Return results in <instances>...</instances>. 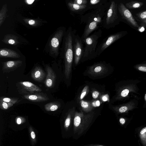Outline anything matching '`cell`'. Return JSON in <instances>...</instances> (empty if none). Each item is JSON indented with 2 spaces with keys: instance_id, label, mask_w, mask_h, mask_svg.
I'll return each mask as SVG.
<instances>
[{
  "instance_id": "1",
  "label": "cell",
  "mask_w": 146,
  "mask_h": 146,
  "mask_svg": "<svg viewBox=\"0 0 146 146\" xmlns=\"http://www.w3.org/2000/svg\"><path fill=\"white\" fill-rule=\"evenodd\" d=\"M110 3V2L108 1L100 7L81 16L80 23L85 24L84 30L81 37L82 41L92 32L102 27L103 19Z\"/></svg>"
},
{
  "instance_id": "2",
  "label": "cell",
  "mask_w": 146,
  "mask_h": 146,
  "mask_svg": "<svg viewBox=\"0 0 146 146\" xmlns=\"http://www.w3.org/2000/svg\"><path fill=\"white\" fill-rule=\"evenodd\" d=\"M76 31L71 26L66 30L64 37L61 54H62L64 60L65 74L66 77L69 76L74 58L73 50V38Z\"/></svg>"
},
{
  "instance_id": "3",
  "label": "cell",
  "mask_w": 146,
  "mask_h": 146,
  "mask_svg": "<svg viewBox=\"0 0 146 146\" xmlns=\"http://www.w3.org/2000/svg\"><path fill=\"white\" fill-rule=\"evenodd\" d=\"M93 116L76 114L74 117L72 137L77 140L84 135L92 124Z\"/></svg>"
},
{
  "instance_id": "4",
  "label": "cell",
  "mask_w": 146,
  "mask_h": 146,
  "mask_svg": "<svg viewBox=\"0 0 146 146\" xmlns=\"http://www.w3.org/2000/svg\"><path fill=\"white\" fill-rule=\"evenodd\" d=\"M102 32L101 29H98L82 41L84 44V52L82 60L89 59L96 57V51L98 40L102 36Z\"/></svg>"
},
{
  "instance_id": "5",
  "label": "cell",
  "mask_w": 146,
  "mask_h": 146,
  "mask_svg": "<svg viewBox=\"0 0 146 146\" xmlns=\"http://www.w3.org/2000/svg\"><path fill=\"white\" fill-rule=\"evenodd\" d=\"M66 31L65 27H60L51 37L48 45V52L51 56L55 57L59 55L60 46Z\"/></svg>"
},
{
  "instance_id": "6",
  "label": "cell",
  "mask_w": 146,
  "mask_h": 146,
  "mask_svg": "<svg viewBox=\"0 0 146 146\" xmlns=\"http://www.w3.org/2000/svg\"><path fill=\"white\" fill-rule=\"evenodd\" d=\"M118 13V4L115 1H111L104 17L102 27L108 29L118 25L119 21Z\"/></svg>"
},
{
  "instance_id": "7",
  "label": "cell",
  "mask_w": 146,
  "mask_h": 146,
  "mask_svg": "<svg viewBox=\"0 0 146 146\" xmlns=\"http://www.w3.org/2000/svg\"><path fill=\"white\" fill-rule=\"evenodd\" d=\"M125 33V31L118 32L104 38L98 45L96 51V57L99 56L110 45L123 37Z\"/></svg>"
},
{
  "instance_id": "8",
  "label": "cell",
  "mask_w": 146,
  "mask_h": 146,
  "mask_svg": "<svg viewBox=\"0 0 146 146\" xmlns=\"http://www.w3.org/2000/svg\"><path fill=\"white\" fill-rule=\"evenodd\" d=\"M73 50L75 63L77 65L83 58L84 46L81 37L78 34H76V33L73 38Z\"/></svg>"
},
{
  "instance_id": "9",
  "label": "cell",
  "mask_w": 146,
  "mask_h": 146,
  "mask_svg": "<svg viewBox=\"0 0 146 146\" xmlns=\"http://www.w3.org/2000/svg\"><path fill=\"white\" fill-rule=\"evenodd\" d=\"M118 10L121 18L130 25L136 28L140 27L131 12L122 3L118 4Z\"/></svg>"
},
{
  "instance_id": "10",
  "label": "cell",
  "mask_w": 146,
  "mask_h": 146,
  "mask_svg": "<svg viewBox=\"0 0 146 146\" xmlns=\"http://www.w3.org/2000/svg\"><path fill=\"white\" fill-rule=\"evenodd\" d=\"M18 88L20 92L25 94V95L33 94L42 91V89L40 87L28 81L19 82Z\"/></svg>"
},
{
  "instance_id": "11",
  "label": "cell",
  "mask_w": 146,
  "mask_h": 146,
  "mask_svg": "<svg viewBox=\"0 0 146 146\" xmlns=\"http://www.w3.org/2000/svg\"><path fill=\"white\" fill-rule=\"evenodd\" d=\"M24 99L33 102H41L47 101L49 99L46 94L40 92L33 94L25 95Z\"/></svg>"
},
{
  "instance_id": "12",
  "label": "cell",
  "mask_w": 146,
  "mask_h": 146,
  "mask_svg": "<svg viewBox=\"0 0 146 146\" xmlns=\"http://www.w3.org/2000/svg\"><path fill=\"white\" fill-rule=\"evenodd\" d=\"M21 60H11L3 62L2 70L4 72H9L21 66L22 64Z\"/></svg>"
},
{
  "instance_id": "13",
  "label": "cell",
  "mask_w": 146,
  "mask_h": 146,
  "mask_svg": "<svg viewBox=\"0 0 146 146\" xmlns=\"http://www.w3.org/2000/svg\"><path fill=\"white\" fill-rule=\"evenodd\" d=\"M46 76L44 83L47 87L51 88L54 85L56 79V76L53 70L49 66H46Z\"/></svg>"
},
{
  "instance_id": "14",
  "label": "cell",
  "mask_w": 146,
  "mask_h": 146,
  "mask_svg": "<svg viewBox=\"0 0 146 146\" xmlns=\"http://www.w3.org/2000/svg\"><path fill=\"white\" fill-rule=\"evenodd\" d=\"M67 5L70 10L74 13L81 14L88 10L87 5H80L70 1L68 2Z\"/></svg>"
},
{
  "instance_id": "15",
  "label": "cell",
  "mask_w": 146,
  "mask_h": 146,
  "mask_svg": "<svg viewBox=\"0 0 146 146\" xmlns=\"http://www.w3.org/2000/svg\"><path fill=\"white\" fill-rule=\"evenodd\" d=\"M139 142L142 146H146V124L136 129Z\"/></svg>"
},
{
  "instance_id": "16",
  "label": "cell",
  "mask_w": 146,
  "mask_h": 146,
  "mask_svg": "<svg viewBox=\"0 0 146 146\" xmlns=\"http://www.w3.org/2000/svg\"><path fill=\"white\" fill-rule=\"evenodd\" d=\"M45 74L44 71L39 66H36L31 72L33 79L37 81H42L44 78Z\"/></svg>"
},
{
  "instance_id": "17",
  "label": "cell",
  "mask_w": 146,
  "mask_h": 146,
  "mask_svg": "<svg viewBox=\"0 0 146 146\" xmlns=\"http://www.w3.org/2000/svg\"><path fill=\"white\" fill-rule=\"evenodd\" d=\"M0 57L2 58H18L20 57L19 54L12 49L1 48L0 49Z\"/></svg>"
},
{
  "instance_id": "18",
  "label": "cell",
  "mask_w": 146,
  "mask_h": 146,
  "mask_svg": "<svg viewBox=\"0 0 146 146\" xmlns=\"http://www.w3.org/2000/svg\"><path fill=\"white\" fill-rule=\"evenodd\" d=\"M19 37L15 35L9 34L5 35L2 40L5 44L13 45H16L19 43Z\"/></svg>"
},
{
  "instance_id": "19",
  "label": "cell",
  "mask_w": 146,
  "mask_h": 146,
  "mask_svg": "<svg viewBox=\"0 0 146 146\" xmlns=\"http://www.w3.org/2000/svg\"><path fill=\"white\" fill-rule=\"evenodd\" d=\"M106 0H90L88 1L87 4L88 10L98 8L106 3Z\"/></svg>"
},
{
  "instance_id": "20",
  "label": "cell",
  "mask_w": 146,
  "mask_h": 146,
  "mask_svg": "<svg viewBox=\"0 0 146 146\" xmlns=\"http://www.w3.org/2000/svg\"><path fill=\"white\" fill-rule=\"evenodd\" d=\"M28 129L31 143L33 146L35 145L37 142L36 132L31 125L28 127Z\"/></svg>"
},
{
  "instance_id": "21",
  "label": "cell",
  "mask_w": 146,
  "mask_h": 146,
  "mask_svg": "<svg viewBox=\"0 0 146 146\" xmlns=\"http://www.w3.org/2000/svg\"><path fill=\"white\" fill-rule=\"evenodd\" d=\"M26 121V118L22 116L17 117L15 119L16 126L13 128L14 130H21L24 128L23 125Z\"/></svg>"
},
{
  "instance_id": "22",
  "label": "cell",
  "mask_w": 146,
  "mask_h": 146,
  "mask_svg": "<svg viewBox=\"0 0 146 146\" xmlns=\"http://www.w3.org/2000/svg\"><path fill=\"white\" fill-rule=\"evenodd\" d=\"M143 4V3L142 2L132 1L126 3L125 5L127 8L133 9L139 8L141 7Z\"/></svg>"
},
{
  "instance_id": "23",
  "label": "cell",
  "mask_w": 146,
  "mask_h": 146,
  "mask_svg": "<svg viewBox=\"0 0 146 146\" xmlns=\"http://www.w3.org/2000/svg\"><path fill=\"white\" fill-rule=\"evenodd\" d=\"M136 17L142 26L146 27V11L136 14Z\"/></svg>"
},
{
  "instance_id": "24",
  "label": "cell",
  "mask_w": 146,
  "mask_h": 146,
  "mask_svg": "<svg viewBox=\"0 0 146 146\" xmlns=\"http://www.w3.org/2000/svg\"><path fill=\"white\" fill-rule=\"evenodd\" d=\"M59 107V105L56 102H52L48 103L44 106L45 110L48 111H54L57 110Z\"/></svg>"
},
{
  "instance_id": "25",
  "label": "cell",
  "mask_w": 146,
  "mask_h": 146,
  "mask_svg": "<svg viewBox=\"0 0 146 146\" xmlns=\"http://www.w3.org/2000/svg\"><path fill=\"white\" fill-rule=\"evenodd\" d=\"M7 10L6 3L2 7L0 11V27L4 21L7 16Z\"/></svg>"
},
{
  "instance_id": "26",
  "label": "cell",
  "mask_w": 146,
  "mask_h": 146,
  "mask_svg": "<svg viewBox=\"0 0 146 146\" xmlns=\"http://www.w3.org/2000/svg\"><path fill=\"white\" fill-rule=\"evenodd\" d=\"M23 20L26 24L33 27L38 26L42 23L41 21L37 19L25 18Z\"/></svg>"
},
{
  "instance_id": "27",
  "label": "cell",
  "mask_w": 146,
  "mask_h": 146,
  "mask_svg": "<svg viewBox=\"0 0 146 146\" xmlns=\"http://www.w3.org/2000/svg\"><path fill=\"white\" fill-rule=\"evenodd\" d=\"M0 101H2L7 103H12L14 104L18 102L19 100L18 98H17L1 97L0 98Z\"/></svg>"
},
{
  "instance_id": "28",
  "label": "cell",
  "mask_w": 146,
  "mask_h": 146,
  "mask_svg": "<svg viewBox=\"0 0 146 146\" xmlns=\"http://www.w3.org/2000/svg\"><path fill=\"white\" fill-rule=\"evenodd\" d=\"M13 105L12 103H7L0 101V108L3 110H7L13 106Z\"/></svg>"
},
{
  "instance_id": "29",
  "label": "cell",
  "mask_w": 146,
  "mask_h": 146,
  "mask_svg": "<svg viewBox=\"0 0 146 146\" xmlns=\"http://www.w3.org/2000/svg\"><path fill=\"white\" fill-rule=\"evenodd\" d=\"M70 1L74 3L80 5H87L88 2L87 0H74Z\"/></svg>"
},
{
  "instance_id": "30",
  "label": "cell",
  "mask_w": 146,
  "mask_h": 146,
  "mask_svg": "<svg viewBox=\"0 0 146 146\" xmlns=\"http://www.w3.org/2000/svg\"><path fill=\"white\" fill-rule=\"evenodd\" d=\"M119 123L121 127L125 128L127 125L126 119L123 117H121L119 119Z\"/></svg>"
},
{
  "instance_id": "31",
  "label": "cell",
  "mask_w": 146,
  "mask_h": 146,
  "mask_svg": "<svg viewBox=\"0 0 146 146\" xmlns=\"http://www.w3.org/2000/svg\"><path fill=\"white\" fill-rule=\"evenodd\" d=\"M103 65L102 64H99L96 65L94 69L95 72H98L101 71Z\"/></svg>"
},
{
  "instance_id": "32",
  "label": "cell",
  "mask_w": 146,
  "mask_h": 146,
  "mask_svg": "<svg viewBox=\"0 0 146 146\" xmlns=\"http://www.w3.org/2000/svg\"><path fill=\"white\" fill-rule=\"evenodd\" d=\"M88 87L86 86L83 89L80 96V100H82L85 96L88 89Z\"/></svg>"
},
{
  "instance_id": "33",
  "label": "cell",
  "mask_w": 146,
  "mask_h": 146,
  "mask_svg": "<svg viewBox=\"0 0 146 146\" xmlns=\"http://www.w3.org/2000/svg\"><path fill=\"white\" fill-rule=\"evenodd\" d=\"M129 93V90L127 89H125L123 90L121 93V95L122 96L125 97L127 96Z\"/></svg>"
},
{
  "instance_id": "34",
  "label": "cell",
  "mask_w": 146,
  "mask_h": 146,
  "mask_svg": "<svg viewBox=\"0 0 146 146\" xmlns=\"http://www.w3.org/2000/svg\"><path fill=\"white\" fill-rule=\"evenodd\" d=\"M81 105L83 108H86L88 107L89 104L87 102L82 101L81 103Z\"/></svg>"
},
{
  "instance_id": "35",
  "label": "cell",
  "mask_w": 146,
  "mask_h": 146,
  "mask_svg": "<svg viewBox=\"0 0 146 146\" xmlns=\"http://www.w3.org/2000/svg\"><path fill=\"white\" fill-rule=\"evenodd\" d=\"M127 109V108L125 106L121 107L119 109V111L121 113H123L126 111Z\"/></svg>"
},
{
  "instance_id": "36",
  "label": "cell",
  "mask_w": 146,
  "mask_h": 146,
  "mask_svg": "<svg viewBox=\"0 0 146 146\" xmlns=\"http://www.w3.org/2000/svg\"><path fill=\"white\" fill-rule=\"evenodd\" d=\"M99 95V92L98 91H95L93 92L92 96L94 98L96 99L98 97Z\"/></svg>"
},
{
  "instance_id": "37",
  "label": "cell",
  "mask_w": 146,
  "mask_h": 146,
  "mask_svg": "<svg viewBox=\"0 0 146 146\" xmlns=\"http://www.w3.org/2000/svg\"><path fill=\"white\" fill-rule=\"evenodd\" d=\"M83 146H106L102 145L96 144H89L84 145Z\"/></svg>"
},
{
  "instance_id": "38",
  "label": "cell",
  "mask_w": 146,
  "mask_h": 146,
  "mask_svg": "<svg viewBox=\"0 0 146 146\" xmlns=\"http://www.w3.org/2000/svg\"><path fill=\"white\" fill-rule=\"evenodd\" d=\"M138 69L140 71L146 72V67L143 66H139L138 68Z\"/></svg>"
},
{
  "instance_id": "39",
  "label": "cell",
  "mask_w": 146,
  "mask_h": 146,
  "mask_svg": "<svg viewBox=\"0 0 146 146\" xmlns=\"http://www.w3.org/2000/svg\"><path fill=\"white\" fill-rule=\"evenodd\" d=\"M144 30L145 28L143 27H139L138 28V30L139 31L141 32H143L144 31Z\"/></svg>"
},
{
  "instance_id": "40",
  "label": "cell",
  "mask_w": 146,
  "mask_h": 146,
  "mask_svg": "<svg viewBox=\"0 0 146 146\" xmlns=\"http://www.w3.org/2000/svg\"><path fill=\"white\" fill-rule=\"evenodd\" d=\"M35 1L34 0H26L25 1L26 3L28 4H31Z\"/></svg>"
},
{
  "instance_id": "41",
  "label": "cell",
  "mask_w": 146,
  "mask_h": 146,
  "mask_svg": "<svg viewBox=\"0 0 146 146\" xmlns=\"http://www.w3.org/2000/svg\"><path fill=\"white\" fill-rule=\"evenodd\" d=\"M103 100L104 101H106L107 100L108 98L106 96H104L102 98Z\"/></svg>"
},
{
  "instance_id": "42",
  "label": "cell",
  "mask_w": 146,
  "mask_h": 146,
  "mask_svg": "<svg viewBox=\"0 0 146 146\" xmlns=\"http://www.w3.org/2000/svg\"><path fill=\"white\" fill-rule=\"evenodd\" d=\"M95 104L97 106H99L100 104V101H96Z\"/></svg>"
},
{
  "instance_id": "43",
  "label": "cell",
  "mask_w": 146,
  "mask_h": 146,
  "mask_svg": "<svg viewBox=\"0 0 146 146\" xmlns=\"http://www.w3.org/2000/svg\"><path fill=\"white\" fill-rule=\"evenodd\" d=\"M145 100L146 101V94L145 95Z\"/></svg>"
}]
</instances>
